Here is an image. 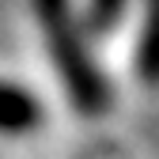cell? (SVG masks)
<instances>
[{"label": "cell", "mask_w": 159, "mask_h": 159, "mask_svg": "<svg viewBox=\"0 0 159 159\" xmlns=\"http://www.w3.org/2000/svg\"><path fill=\"white\" fill-rule=\"evenodd\" d=\"M140 42H136V68L148 84L159 87V0H140Z\"/></svg>", "instance_id": "3"}, {"label": "cell", "mask_w": 159, "mask_h": 159, "mask_svg": "<svg viewBox=\"0 0 159 159\" xmlns=\"http://www.w3.org/2000/svg\"><path fill=\"white\" fill-rule=\"evenodd\" d=\"M42 102L23 87L11 84V80H0V133L4 136H27L42 125Z\"/></svg>", "instance_id": "2"}, {"label": "cell", "mask_w": 159, "mask_h": 159, "mask_svg": "<svg viewBox=\"0 0 159 159\" xmlns=\"http://www.w3.org/2000/svg\"><path fill=\"white\" fill-rule=\"evenodd\" d=\"M125 4L129 0H87V27L98 30V34H106L114 30L117 23H121V15H125Z\"/></svg>", "instance_id": "4"}, {"label": "cell", "mask_w": 159, "mask_h": 159, "mask_svg": "<svg viewBox=\"0 0 159 159\" xmlns=\"http://www.w3.org/2000/svg\"><path fill=\"white\" fill-rule=\"evenodd\" d=\"M34 15L42 23L49 57L57 65V76H61L72 106L80 114H91V117L106 114L110 110V84L87 49L84 27H80V19L72 11V0H34Z\"/></svg>", "instance_id": "1"}]
</instances>
